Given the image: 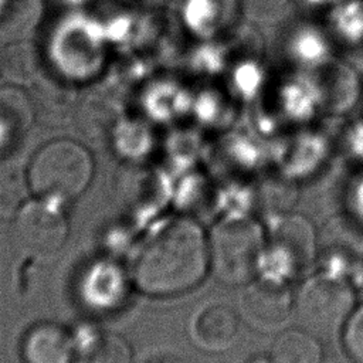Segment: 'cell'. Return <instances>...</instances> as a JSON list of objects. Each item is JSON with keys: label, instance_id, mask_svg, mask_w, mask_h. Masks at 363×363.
<instances>
[{"label": "cell", "instance_id": "cell-1", "mask_svg": "<svg viewBox=\"0 0 363 363\" xmlns=\"http://www.w3.org/2000/svg\"><path fill=\"white\" fill-rule=\"evenodd\" d=\"M208 269V242L191 218L174 217L156 227L138 247L132 278L149 295H177L204 278Z\"/></svg>", "mask_w": 363, "mask_h": 363}, {"label": "cell", "instance_id": "cell-2", "mask_svg": "<svg viewBox=\"0 0 363 363\" xmlns=\"http://www.w3.org/2000/svg\"><path fill=\"white\" fill-rule=\"evenodd\" d=\"M92 172L86 147L69 139H57L33 155L27 179L37 194L60 203L79 196L89 184Z\"/></svg>", "mask_w": 363, "mask_h": 363}, {"label": "cell", "instance_id": "cell-3", "mask_svg": "<svg viewBox=\"0 0 363 363\" xmlns=\"http://www.w3.org/2000/svg\"><path fill=\"white\" fill-rule=\"evenodd\" d=\"M265 241L262 227L252 218L221 220L207 237L208 268L223 284H247L261 264Z\"/></svg>", "mask_w": 363, "mask_h": 363}, {"label": "cell", "instance_id": "cell-4", "mask_svg": "<svg viewBox=\"0 0 363 363\" xmlns=\"http://www.w3.org/2000/svg\"><path fill=\"white\" fill-rule=\"evenodd\" d=\"M354 308L353 288L335 274L312 275L294 295V315L299 328L318 339H330L342 332Z\"/></svg>", "mask_w": 363, "mask_h": 363}, {"label": "cell", "instance_id": "cell-5", "mask_svg": "<svg viewBox=\"0 0 363 363\" xmlns=\"http://www.w3.org/2000/svg\"><path fill=\"white\" fill-rule=\"evenodd\" d=\"M68 223L54 200H40L23 204L16 213L11 228L14 247L35 259L54 257L65 244Z\"/></svg>", "mask_w": 363, "mask_h": 363}, {"label": "cell", "instance_id": "cell-6", "mask_svg": "<svg viewBox=\"0 0 363 363\" xmlns=\"http://www.w3.org/2000/svg\"><path fill=\"white\" fill-rule=\"evenodd\" d=\"M337 47L323 23L296 18L285 23L275 38V52L285 69L318 72L333 62Z\"/></svg>", "mask_w": 363, "mask_h": 363}, {"label": "cell", "instance_id": "cell-7", "mask_svg": "<svg viewBox=\"0 0 363 363\" xmlns=\"http://www.w3.org/2000/svg\"><path fill=\"white\" fill-rule=\"evenodd\" d=\"M240 313L250 326L272 330L294 313V294L282 281L271 277L250 281L240 296Z\"/></svg>", "mask_w": 363, "mask_h": 363}, {"label": "cell", "instance_id": "cell-8", "mask_svg": "<svg viewBox=\"0 0 363 363\" xmlns=\"http://www.w3.org/2000/svg\"><path fill=\"white\" fill-rule=\"evenodd\" d=\"M265 250L277 259L281 274L295 275L313 261L318 251L316 235L303 217L285 216L272 228Z\"/></svg>", "mask_w": 363, "mask_h": 363}, {"label": "cell", "instance_id": "cell-9", "mask_svg": "<svg viewBox=\"0 0 363 363\" xmlns=\"http://www.w3.org/2000/svg\"><path fill=\"white\" fill-rule=\"evenodd\" d=\"M111 196L122 213L132 217L143 216L157 206L160 182L150 167L128 160L112 173Z\"/></svg>", "mask_w": 363, "mask_h": 363}, {"label": "cell", "instance_id": "cell-10", "mask_svg": "<svg viewBox=\"0 0 363 363\" xmlns=\"http://www.w3.org/2000/svg\"><path fill=\"white\" fill-rule=\"evenodd\" d=\"M180 21L194 41L230 33L242 14V0H182Z\"/></svg>", "mask_w": 363, "mask_h": 363}, {"label": "cell", "instance_id": "cell-11", "mask_svg": "<svg viewBox=\"0 0 363 363\" xmlns=\"http://www.w3.org/2000/svg\"><path fill=\"white\" fill-rule=\"evenodd\" d=\"M126 294L128 281L123 271L109 261L92 264L81 278L79 295L89 309L112 311L125 301Z\"/></svg>", "mask_w": 363, "mask_h": 363}, {"label": "cell", "instance_id": "cell-12", "mask_svg": "<svg viewBox=\"0 0 363 363\" xmlns=\"http://www.w3.org/2000/svg\"><path fill=\"white\" fill-rule=\"evenodd\" d=\"M238 313L225 303L204 305L193 318L191 335L194 342L207 350L230 347L238 335Z\"/></svg>", "mask_w": 363, "mask_h": 363}, {"label": "cell", "instance_id": "cell-13", "mask_svg": "<svg viewBox=\"0 0 363 363\" xmlns=\"http://www.w3.org/2000/svg\"><path fill=\"white\" fill-rule=\"evenodd\" d=\"M21 353L26 363H71L75 342L62 326L38 323L24 335Z\"/></svg>", "mask_w": 363, "mask_h": 363}, {"label": "cell", "instance_id": "cell-14", "mask_svg": "<svg viewBox=\"0 0 363 363\" xmlns=\"http://www.w3.org/2000/svg\"><path fill=\"white\" fill-rule=\"evenodd\" d=\"M323 16V26L337 48L363 47V0H342Z\"/></svg>", "mask_w": 363, "mask_h": 363}, {"label": "cell", "instance_id": "cell-15", "mask_svg": "<svg viewBox=\"0 0 363 363\" xmlns=\"http://www.w3.org/2000/svg\"><path fill=\"white\" fill-rule=\"evenodd\" d=\"M33 106L16 88L0 89V150L11 147L26 135L33 121Z\"/></svg>", "mask_w": 363, "mask_h": 363}, {"label": "cell", "instance_id": "cell-16", "mask_svg": "<svg viewBox=\"0 0 363 363\" xmlns=\"http://www.w3.org/2000/svg\"><path fill=\"white\" fill-rule=\"evenodd\" d=\"M271 363H322L319 339L298 328L279 333L268 354Z\"/></svg>", "mask_w": 363, "mask_h": 363}, {"label": "cell", "instance_id": "cell-17", "mask_svg": "<svg viewBox=\"0 0 363 363\" xmlns=\"http://www.w3.org/2000/svg\"><path fill=\"white\" fill-rule=\"evenodd\" d=\"M74 342L77 363H132L130 346L118 335L91 332Z\"/></svg>", "mask_w": 363, "mask_h": 363}, {"label": "cell", "instance_id": "cell-18", "mask_svg": "<svg viewBox=\"0 0 363 363\" xmlns=\"http://www.w3.org/2000/svg\"><path fill=\"white\" fill-rule=\"evenodd\" d=\"M318 248L345 259L363 257V233L345 218H333L323 227Z\"/></svg>", "mask_w": 363, "mask_h": 363}, {"label": "cell", "instance_id": "cell-19", "mask_svg": "<svg viewBox=\"0 0 363 363\" xmlns=\"http://www.w3.org/2000/svg\"><path fill=\"white\" fill-rule=\"evenodd\" d=\"M268 86V72L265 65L254 58L240 60L230 64L227 69V84L231 96L250 101L258 92Z\"/></svg>", "mask_w": 363, "mask_h": 363}, {"label": "cell", "instance_id": "cell-20", "mask_svg": "<svg viewBox=\"0 0 363 363\" xmlns=\"http://www.w3.org/2000/svg\"><path fill=\"white\" fill-rule=\"evenodd\" d=\"M27 197V180L20 167L0 164V216L16 214Z\"/></svg>", "mask_w": 363, "mask_h": 363}, {"label": "cell", "instance_id": "cell-21", "mask_svg": "<svg viewBox=\"0 0 363 363\" xmlns=\"http://www.w3.org/2000/svg\"><path fill=\"white\" fill-rule=\"evenodd\" d=\"M346 354L353 363H363V303L356 306L342 329Z\"/></svg>", "mask_w": 363, "mask_h": 363}, {"label": "cell", "instance_id": "cell-22", "mask_svg": "<svg viewBox=\"0 0 363 363\" xmlns=\"http://www.w3.org/2000/svg\"><path fill=\"white\" fill-rule=\"evenodd\" d=\"M295 7L306 13H326L342 0H289Z\"/></svg>", "mask_w": 363, "mask_h": 363}, {"label": "cell", "instance_id": "cell-23", "mask_svg": "<svg viewBox=\"0 0 363 363\" xmlns=\"http://www.w3.org/2000/svg\"><path fill=\"white\" fill-rule=\"evenodd\" d=\"M142 363H186V360L173 352H157L146 357Z\"/></svg>", "mask_w": 363, "mask_h": 363}, {"label": "cell", "instance_id": "cell-24", "mask_svg": "<svg viewBox=\"0 0 363 363\" xmlns=\"http://www.w3.org/2000/svg\"><path fill=\"white\" fill-rule=\"evenodd\" d=\"M360 98H363V78H362V85H360Z\"/></svg>", "mask_w": 363, "mask_h": 363}]
</instances>
